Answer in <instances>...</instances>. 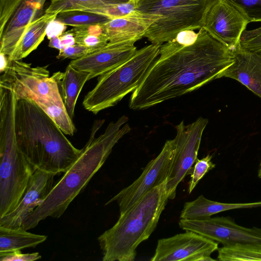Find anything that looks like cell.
<instances>
[{"label":"cell","mask_w":261,"mask_h":261,"mask_svg":"<svg viewBox=\"0 0 261 261\" xmlns=\"http://www.w3.org/2000/svg\"><path fill=\"white\" fill-rule=\"evenodd\" d=\"M160 47L152 43L145 46L123 64L99 76L94 87L84 98V108L96 114L114 106L136 89L159 56Z\"/></svg>","instance_id":"obj_7"},{"label":"cell","mask_w":261,"mask_h":261,"mask_svg":"<svg viewBox=\"0 0 261 261\" xmlns=\"http://www.w3.org/2000/svg\"><path fill=\"white\" fill-rule=\"evenodd\" d=\"M218 260L221 261H261V245L236 244L218 249Z\"/></svg>","instance_id":"obj_24"},{"label":"cell","mask_w":261,"mask_h":261,"mask_svg":"<svg viewBox=\"0 0 261 261\" xmlns=\"http://www.w3.org/2000/svg\"><path fill=\"white\" fill-rule=\"evenodd\" d=\"M17 100L15 127L20 150L35 169L56 175L64 173L81 149L32 100Z\"/></svg>","instance_id":"obj_3"},{"label":"cell","mask_w":261,"mask_h":261,"mask_svg":"<svg viewBox=\"0 0 261 261\" xmlns=\"http://www.w3.org/2000/svg\"><path fill=\"white\" fill-rule=\"evenodd\" d=\"M59 38L61 43L64 48L76 44L74 36L70 30L65 32L59 36Z\"/></svg>","instance_id":"obj_35"},{"label":"cell","mask_w":261,"mask_h":261,"mask_svg":"<svg viewBox=\"0 0 261 261\" xmlns=\"http://www.w3.org/2000/svg\"><path fill=\"white\" fill-rule=\"evenodd\" d=\"M260 206L261 201L247 203H223L208 199L201 195L195 200L185 203L180 218H203L226 211Z\"/></svg>","instance_id":"obj_21"},{"label":"cell","mask_w":261,"mask_h":261,"mask_svg":"<svg viewBox=\"0 0 261 261\" xmlns=\"http://www.w3.org/2000/svg\"><path fill=\"white\" fill-rule=\"evenodd\" d=\"M207 123L206 118L200 117L188 125L182 121L175 126V151L166 182L168 199L175 198L178 184L197 160L202 135Z\"/></svg>","instance_id":"obj_9"},{"label":"cell","mask_w":261,"mask_h":261,"mask_svg":"<svg viewBox=\"0 0 261 261\" xmlns=\"http://www.w3.org/2000/svg\"><path fill=\"white\" fill-rule=\"evenodd\" d=\"M136 3L135 0H129L126 3L111 5L100 8L84 11L104 15L111 20L124 16L135 11Z\"/></svg>","instance_id":"obj_27"},{"label":"cell","mask_w":261,"mask_h":261,"mask_svg":"<svg viewBox=\"0 0 261 261\" xmlns=\"http://www.w3.org/2000/svg\"><path fill=\"white\" fill-rule=\"evenodd\" d=\"M127 117L122 116L111 122L103 134L96 138L97 132L105 122L96 120L89 140L72 165L55 183L42 203L28 216L22 228L35 227L47 218H59L74 198L85 188L92 177L103 166L118 141L131 130Z\"/></svg>","instance_id":"obj_2"},{"label":"cell","mask_w":261,"mask_h":261,"mask_svg":"<svg viewBox=\"0 0 261 261\" xmlns=\"http://www.w3.org/2000/svg\"><path fill=\"white\" fill-rule=\"evenodd\" d=\"M179 226L185 231L194 232L223 246L261 245V227L239 225L230 217L180 219Z\"/></svg>","instance_id":"obj_12"},{"label":"cell","mask_w":261,"mask_h":261,"mask_svg":"<svg viewBox=\"0 0 261 261\" xmlns=\"http://www.w3.org/2000/svg\"><path fill=\"white\" fill-rule=\"evenodd\" d=\"M213 155L207 154L201 159H197L195 162L189 183L188 192L190 194L202 177L209 171L214 169L216 165L212 161Z\"/></svg>","instance_id":"obj_29"},{"label":"cell","mask_w":261,"mask_h":261,"mask_svg":"<svg viewBox=\"0 0 261 261\" xmlns=\"http://www.w3.org/2000/svg\"><path fill=\"white\" fill-rule=\"evenodd\" d=\"M233 62L232 50L201 28L193 44L159 55L133 91L129 107L145 109L197 90L222 77Z\"/></svg>","instance_id":"obj_1"},{"label":"cell","mask_w":261,"mask_h":261,"mask_svg":"<svg viewBox=\"0 0 261 261\" xmlns=\"http://www.w3.org/2000/svg\"><path fill=\"white\" fill-rule=\"evenodd\" d=\"M59 13L45 12L42 16L30 23L12 55L9 61L21 60L37 49L46 36L49 23L55 20Z\"/></svg>","instance_id":"obj_20"},{"label":"cell","mask_w":261,"mask_h":261,"mask_svg":"<svg viewBox=\"0 0 261 261\" xmlns=\"http://www.w3.org/2000/svg\"><path fill=\"white\" fill-rule=\"evenodd\" d=\"M41 258L38 252L22 253L20 250L0 252L1 261H33Z\"/></svg>","instance_id":"obj_32"},{"label":"cell","mask_w":261,"mask_h":261,"mask_svg":"<svg viewBox=\"0 0 261 261\" xmlns=\"http://www.w3.org/2000/svg\"><path fill=\"white\" fill-rule=\"evenodd\" d=\"M136 2H137L139 0H135Z\"/></svg>","instance_id":"obj_40"},{"label":"cell","mask_w":261,"mask_h":261,"mask_svg":"<svg viewBox=\"0 0 261 261\" xmlns=\"http://www.w3.org/2000/svg\"><path fill=\"white\" fill-rule=\"evenodd\" d=\"M218 243L191 231L160 239L151 261L216 260Z\"/></svg>","instance_id":"obj_13"},{"label":"cell","mask_w":261,"mask_h":261,"mask_svg":"<svg viewBox=\"0 0 261 261\" xmlns=\"http://www.w3.org/2000/svg\"><path fill=\"white\" fill-rule=\"evenodd\" d=\"M261 166V161H260V165H259V166Z\"/></svg>","instance_id":"obj_41"},{"label":"cell","mask_w":261,"mask_h":261,"mask_svg":"<svg viewBox=\"0 0 261 261\" xmlns=\"http://www.w3.org/2000/svg\"><path fill=\"white\" fill-rule=\"evenodd\" d=\"M56 175L35 169L19 204L11 213L0 218V226L10 228H22L28 216L43 202L53 188Z\"/></svg>","instance_id":"obj_15"},{"label":"cell","mask_w":261,"mask_h":261,"mask_svg":"<svg viewBox=\"0 0 261 261\" xmlns=\"http://www.w3.org/2000/svg\"><path fill=\"white\" fill-rule=\"evenodd\" d=\"M249 21L261 22V0H227Z\"/></svg>","instance_id":"obj_28"},{"label":"cell","mask_w":261,"mask_h":261,"mask_svg":"<svg viewBox=\"0 0 261 261\" xmlns=\"http://www.w3.org/2000/svg\"><path fill=\"white\" fill-rule=\"evenodd\" d=\"M248 20L227 0H212L202 28L231 49L240 43Z\"/></svg>","instance_id":"obj_14"},{"label":"cell","mask_w":261,"mask_h":261,"mask_svg":"<svg viewBox=\"0 0 261 261\" xmlns=\"http://www.w3.org/2000/svg\"><path fill=\"white\" fill-rule=\"evenodd\" d=\"M54 75L57 81L66 111L72 120L77 99L90 73L80 71L69 64L64 72H57Z\"/></svg>","instance_id":"obj_19"},{"label":"cell","mask_w":261,"mask_h":261,"mask_svg":"<svg viewBox=\"0 0 261 261\" xmlns=\"http://www.w3.org/2000/svg\"><path fill=\"white\" fill-rule=\"evenodd\" d=\"M1 57V72H4L7 68L9 64V60L8 57L4 54L0 53Z\"/></svg>","instance_id":"obj_37"},{"label":"cell","mask_w":261,"mask_h":261,"mask_svg":"<svg viewBox=\"0 0 261 261\" xmlns=\"http://www.w3.org/2000/svg\"><path fill=\"white\" fill-rule=\"evenodd\" d=\"M166 182L154 187L98 238L103 261H133L155 229L168 200Z\"/></svg>","instance_id":"obj_4"},{"label":"cell","mask_w":261,"mask_h":261,"mask_svg":"<svg viewBox=\"0 0 261 261\" xmlns=\"http://www.w3.org/2000/svg\"><path fill=\"white\" fill-rule=\"evenodd\" d=\"M137 51L134 43L110 42L82 58L72 60L69 64L90 73L89 80L117 67L132 58Z\"/></svg>","instance_id":"obj_16"},{"label":"cell","mask_w":261,"mask_h":261,"mask_svg":"<svg viewBox=\"0 0 261 261\" xmlns=\"http://www.w3.org/2000/svg\"><path fill=\"white\" fill-rule=\"evenodd\" d=\"M55 20L66 25L74 27L101 24L109 20L107 17L84 10H70L60 12Z\"/></svg>","instance_id":"obj_26"},{"label":"cell","mask_w":261,"mask_h":261,"mask_svg":"<svg viewBox=\"0 0 261 261\" xmlns=\"http://www.w3.org/2000/svg\"><path fill=\"white\" fill-rule=\"evenodd\" d=\"M47 66L32 67L20 60L9 61L0 82L9 85L17 99L32 100L65 134L73 136L76 130L65 109L57 81L49 76Z\"/></svg>","instance_id":"obj_6"},{"label":"cell","mask_w":261,"mask_h":261,"mask_svg":"<svg viewBox=\"0 0 261 261\" xmlns=\"http://www.w3.org/2000/svg\"><path fill=\"white\" fill-rule=\"evenodd\" d=\"M197 35L198 33H195L194 30H185L179 32L173 40L182 46H186L193 44Z\"/></svg>","instance_id":"obj_33"},{"label":"cell","mask_w":261,"mask_h":261,"mask_svg":"<svg viewBox=\"0 0 261 261\" xmlns=\"http://www.w3.org/2000/svg\"><path fill=\"white\" fill-rule=\"evenodd\" d=\"M212 0H139L136 10L157 14L160 18L144 37L152 44H162L185 30L200 29Z\"/></svg>","instance_id":"obj_8"},{"label":"cell","mask_w":261,"mask_h":261,"mask_svg":"<svg viewBox=\"0 0 261 261\" xmlns=\"http://www.w3.org/2000/svg\"><path fill=\"white\" fill-rule=\"evenodd\" d=\"M75 43L95 51L105 46L109 42L102 23L74 27L70 30Z\"/></svg>","instance_id":"obj_23"},{"label":"cell","mask_w":261,"mask_h":261,"mask_svg":"<svg viewBox=\"0 0 261 261\" xmlns=\"http://www.w3.org/2000/svg\"><path fill=\"white\" fill-rule=\"evenodd\" d=\"M129 0H56L51 2L45 12L60 13L70 10H86L123 3Z\"/></svg>","instance_id":"obj_25"},{"label":"cell","mask_w":261,"mask_h":261,"mask_svg":"<svg viewBox=\"0 0 261 261\" xmlns=\"http://www.w3.org/2000/svg\"><path fill=\"white\" fill-rule=\"evenodd\" d=\"M93 49L77 44L68 46L59 50L57 56L58 59H70L76 60L92 52Z\"/></svg>","instance_id":"obj_31"},{"label":"cell","mask_w":261,"mask_h":261,"mask_svg":"<svg viewBox=\"0 0 261 261\" xmlns=\"http://www.w3.org/2000/svg\"><path fill=\"white\" fill-rule=\"evenodd\" d=\"M232 50L234 62L222 77L239 81L261 98V57L239 44Z\"/></svg>","instance_id":"obj_18"},{"label":"cell","mask_w":261,"mask_h":261,"mask_svg":"<svg viewBox=\"0 0 261 261\" xmlns=\"http://www.w3.org/2000/svg\"><path fill=\"white\" fill-rule=\"evenodd\" d=\"M160 18L157 14L137 10L120 18L103 23L104 32L110 42L134 43L144 37L150 25Z\"/></svg>","instance_id":"obj_17"},{"label":"cell","mask_w":261,"mask_h":261,"mask_svg":"<svg viewBox=\"0 0 261 261\" xmlns=\"http://www.w3.org/2000/svg\"><path fill=\"white\" fill-rule=\"evenodd\" d=\"M48 46L60 50L64 48L62 45L59 37H53L49 39Z\"/></svg>","instance_id":"obj_36"},{"label":"cell","mask_w":261,"mask_h":261,"mask_svg":"<svg viewBox=\"0 0 261 261\" xmlns=\"http://www.w3.org/2000/svg\"><path fill=\"white\" fill-rule=\"evenodd\" d=\"M175 148V139L167 140L160 153L151 160L140 176L119 192L106 204L116 201L120 215L130 209L154 187L166 181Z\"/></svg>","instance_id":"obj_10"},{"label":"cell","mask_w":261,"mask_h":261,"mask_svg":"<svg viewBox=\"0 0 261 261\" xmlns=\"http://www.w3.org/2000/svg\"><path fill=\"white\" fill-rule=\"evenodd\" d=\"M56 0H50V2L55 1Z\"/></svg>","instance_id":"obj_39"},{"label":"cell","mask_w":261,"mask_h":261,"mask_svg":"<svg viewBox=\"0 0 261 261\" xmlns=\"http://www.w3.org/2000/svg\"><path fill=\"white\" fill-rule=\"evenodd\" d=\"M240 44L244 48L261 57V27L245 30L241 37Z\"/></svg>","instance_id":"obj_30"},{"label":"cell","mask_w":261,"mask_h":261,"mask_svg":"<svg viewBox=\"0 0 261 261\" xmlns=\"http://www.w3.org/2000/svg\"><path fill=\"white\" fill-rule=\"evenodd\" d=\"M258 176L261 178V166H259V169L258 172Z\"/></svg>","instance_id":"obj_38"},{"label":"cell","mask_w":261,"mask_h":261,"mask_svg":"<svg viewBox=\"0 0 261 261\" xmlns=\"http://www.w3.org/2000/svg\"><path fill=\"white\" fill-rule=\"evenodd\" d=\"M47 237L28 232L22 228L0 226V252H7L33 247L45 241Z\"/></svg>","instance_id":"obj_22"},{"label":"cell","mask_w":261,"mask_h":261,"mask_svg":"<svg viewBox=\"0 0 261 261\" xmlns=\"http://www.w3.org/2000/svg\"><path fill=\"white\" fill-rule=\"evenodd\" d=\"M66 28V25L55 19L51 21L47 27L46 36L48 39L59 37L65 32Z\"/></svg>","instance_id":"obj_34"},{"label":"cell","mask_w":261,"mask_h":261,"mask_svg":"<svg viewBox=\"0 0 261 261\" xmlns=\"http://www.w3.org/2000/svg\"><path fill=\"white\" fill-rule=\"evenodd\" d=\"M46 0H0V53L10 56L28 25L43 15Z\"/></svg>","instance_id":"obj_11"},{"label":"cell","mask_w":261,"mask_h":261,"mask_svg":"<svg viewBox=\"0 0 261 261\" xmlns=\"http://www.w3.org/2000/svg\"><path fill=\"white\" fill-rule=\"evenodd\" d=\"M17 100L13 89L0 86V218L18 205L35 170L18 144Z\"/></svg>","instance_id":"obj_5"}]
</instances>
